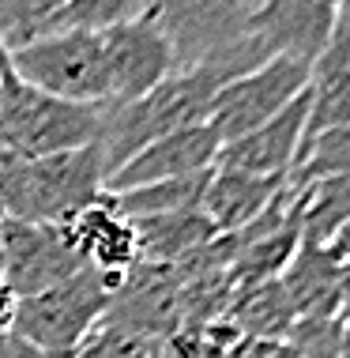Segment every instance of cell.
I'll use <instances>...</instances> for the list:
<instances>
[{
    "instance_id": "32",
    "label": "cell",
    "mask_w": 350,
    "mask_h": 358,
    "mask_svg": "<svg viewBox=\"0 0 350 358\" xmlns=\"http://www.w3.org/2000/svg\"><path fill=\"white\" fill-rule=\"evenodd\" d=\"M0 275H4V249H0Z\"/></svg>"
},
{
    "instance_id": "20",
    "label": "cell",
    "mask_w": 350,
    "mask_h": 358,
    "mask_svg": "<svg viewBox=\"0 0 350 358\" xmlns=\"http://www.w3.org/2000/svg\"><path fill=\"white\" fill-rule=\"evenodd\" d=\"M350 222V178L309 181L301 200V241L328 245L339 227Z\"/></svg>"
},
{
    "instance_id": "18",
    "label": "cell",
    "mask_w": 350,
    "mask_h": 358,
    "mask_svg": "<svg viewBox=\"0 0 350 358\" xmlns=\"http://www.w3.org/2000/svg\"><path fill=\"white\" fill-rule=\"evenodd\" d=\"M222 321H230L241 332V340H275L283 343V336L294 328V309H290L279 279L249 290H233L226 309H222Z\"/></svg>"
},
{
    "instance_id": "31",
    "label": "cell",
    "mask_w": 350,
    "mask_h": 358,
    "mask_svg": "<svg viewBox=\"0 0 350 358\" xmlns=\"http://www.w3.org/2000/svg\"><path fill=\"white\" fill-rule=\"evenodd\" d=\"M8 162H12V155H8V148H4V140H0V170H4Z\"/></svg>"
},
{
    "instance_id": "6",
    "label": "cell",
    "mask_w": 350,
    "mask_h": 358,
    "mask_svg": "<svg viewBox=\"0 0 350 358\" xmlns=\"http://www.w3.org/2000/svg\"><path fill=\"white\" fill-rule=\"evenodd\" d=\"M105 57V110L140 102L154 87L173 76L170 38L159 23V4H147L143 15L102 31Z\"/></svg>"
},
{
    "instance_id": "24",
    "label": "cell",
    "mask_w": 350,
    "mask_h": 358,
    "mask_svg": "<svg viewBox=\"0 0 350 358\" xmlns=\"http://www.w3.org/2000/svg\"><path fill=\"white\" fill-rule=\"evenodd\" d=\"M226 358H286V351L275 340H238Z\"/></svg>"
},
{
    "instance_id": "9",
    "label": "cell",
    "mask_w": 350,
    "mask_h": 358,
    "mask_svg": "<svg viewBox=\"0 0 350 358\" xmlns=\"http://www.w3.org/2000/svg\"><path fill=\"white\" fill-rule=\"evenodd\" d=\"M0 249H4V275L0 287L15 298H38L45 290L68 283L83 272L80 257L68 249L64 234L57 227H34V222L0 219Z\"/></svg>"
},
{
    "instance_id": "12",
    "label": "cell",
    "mask_w": 350,
    "mask_h": 358,
    "mask_svg": "<svg viewBox=\"0 0 350 358\" xmlns=\"http://www.w3.org/2000/svg\"><path fill=\"white\" fill-rule=\"evenodd\" d=\"M61 234L68 241L83 268H91L94 275L105 279V287L121 290L136 268H140V245H136V230L129 219L117 215L110 196H102L99 204L83 208L72 222H64Z\"/></svg>"
},
{
    "instance_id": "7",
    "label": "cell",
    "mask_w": 350,
    "mask_h": 358,
    "mask_svg": "<svg viewBox=\"0 0 350 358\" xmlns=\"http://www.w3.org/2000/svg\"><path fill=\"white\" fill-rule=\"evenodd\" d=\"M309 87V64L298 61H268L256 72L241 76V80L226 83L207 106V121L219 132L222 143H233L249 136L252 129L268 124L271 117L294 106Z\"/></svg>"
},
{
    "instance_id": "4",
    "label": "cell",
    "mask_w": 350,
    "mask_h": 358,
    "mask_svg": "<svg viewBox=\"0 0 350 358\" xmlns=\"http://www.w3.org/2000/svg\"><path fill=\"white\" fill-rule=\"evenodd\" d=\"M113 306V290L102 275L83 268L68 283L45 290L38 298L15 302V324L27 343H34L45 358H72L83 347V340L94 332Z\"/></svg>"
},
{
    "instance_id": "3",
    "label": "cell",
    "mask_w": 350,
    "mask_h": 358,
    "mask_svg": "<svg viewBox=\"0 0 350 358\" xmlns=\"http://www.w3.org/2000/svg\"><path fill=\"white\" fill-rule=\"evenodd\" d=\"M102 106H75L61 102L34 87L19 83L15 72L4 76V94H0V140H4L12 162L50 159L94 148L102 136Z\"/></svg>"
},
{
    "instance_id": "16",
    "label": "cell",
    "mask_w": 350,
    "mask_h": 358,
    "mask_svg": "<svg viewBox=\"0 0 350 358\" xmlns=\"http://www.w3.org/2000/svg\"><path fill=\"white\" fill-rule=\"evenodd\" d=\"M350 121V50L347 38L335 27L328 50L309 64V121H305V143L328 129Z\"/></svg>"
},
{
    "instance_id": "22",
    "label": "cell",
    "mask_w": 350,
    "mask_h": 358,
    "mask_svg": "<svg viewBox=\"0 0 350 358\" xmlns=\"http://www.w3.org/2000/svg\"><path fill=\"white\" fill-rule=\"evenodd\" d=\"M72 358H162V340L143 336L136 328L102 321Z\"/></svg>"
},
{
    "instance_id": "5",
    "label": "cell",
    "mask_w": 350,
    "mask_h": 358,
    "mask_svg": "<svg viewBox=\"0 0 350 358\" xmlns=\"http://www.w3.org/2000/svg\"><path fill=\"white\" fill-rule=\"evenodd\" d=\"M15 80L61 102L102 106L105 110V57L102 34L68 31L8 53Z\"/></svg>"
},
{
    "instance_id": "14",
    "label": "cell",
    "mask_w": 350,
    "mask_h": 358,
    "mask_svg": "<svg viewBox=\"0 0 350 358\" xmlns=\"http://www.w3.org/2000/svg\"><path fill=\"white\" fill-rule=\"evenodd\" d=\"M286 181L290 178H252L241 170L215 166L207 178V189H203L200 215L215 227L219 238L241 234L271 208V200L286 189Z\"/></svg>"
},
{
    "instance_id": "26",
    "label": "cell",
    "mask_w": 350,
    "mask_h": 358,
    "mask_svg": "<svg viewBox=\"0 0 350 358\" xmlns=\"http://www.w3.org/2000/svg\"><path fill=\"white\" fill-rule=\"evenodd\" d=\"M328 249H332V257L339 260V264H347V260H350V222L335 230L332 241H328Z\"/></svg>"
},
{
    "instance_id": "30",
    "label": "cell",
    "mask_w": 350,
    "mask_h": 358,
    "mask_svg": "<svg viewBox=\"0 0 350 358\" xmlns=\"http://www.w3.org/2000/svg\"><path fill=\"white\" fill-rule=\"evenodd\" d=\"M339 328H343V343L350 347V309H343V313H339Z\"/></svg>"
},
{
    "instance_id": "13",
    "label": "cell",
    "mask_w": 350,
    "mask_h": 358,
    "mask_svg": "<svg viewBox=\"0 0 350 358\" xmlns=\"http://www.w3.org/2000/svg\"><path fill=\"white\" fill-rule=\"evenodd\" d=\"M305 121H309V87L279 117L252 129L249 136L222 143L215 166L241 170V173H252V178H290L298 170L301 148H305Z\"/></svg>"
},
{
    "instance_id": "27",
    "label": "cell",
    "mask_w": 350,
    "mask_h": 358,
    "mask_svg": "<svg viewBox=\"0 0 350 358\" xmlns=\"http://www.w3.org/2000/svg\"><path fill=\"white\" fill-rule=\"evenodd\" d=\"M12 324H15V298L0 287V336L12 332Z\"/></svg>"
},
{
    "instance_id": "21",
    "label": "cell",
    "mask_w": 350,
    "mask_h": 358,
    "mask_svg": "<svg viewBox=\"0 0 350 358\" xmlns=\"http://www.w3.org/2000/svg\"><path fill=\"white\" fill-rule=\"evenodd\" d=\"M324 178H350V121L309 140L301 148L298 170L290 173V181H298V185L324 181Z\"/></svg>"
},
{
    "instance_id": "8",
    "label": "cell",
    "mask_w": 350,
    "mask_h": 358,
    "mask_svg": "<svg viewBox=\"0 0 350 358\" xmlns=\"http://www.w3.org/2000/svg\"><path fill=\"white\" fill-rule=\"evenodd\" d=\"M252 4L249 0H181L159 4V23L170 38L173 76L215 64L245 34Z\"/></svg>"
},
{
    "instance_id": "15",
    "label": "cell",
    "mask_w": 350,
    "mask_h": 358,
    "mask_svg": "<svg viewBox=\"0 0 350 358\" xmlns=\"http://www.w3.org/2000/svg\"><path fill=\"white\" fill-rule=\"evenodd\" d=\"M339 268L343 264L332 257L328 245H313V241H301L298 245L294 260L279 275V287H283L298 321H332V317L343 313Z\"/></svg>"
},
{
    "instance_id": "11",
    "label": "cell",
    "mask_w": 350,
    "mask_h": 358,
    "mask_svg": "<svg viewBox=\"0 0 350 358\" xmlns=\"http://www.w3.org/2000/svg\"><path fill=\"white\" fill-rule=\"evenodd\" d=\"M222 151L219 132L207 121L177 129L170 136L147 143L143 151H136L124 166H117L105 178V192H129V189H143V185H159V181H177V178H192L215 166Z\"/></svg>"
},
{
    "instance_id": "29",
    "label": "cell",
    "mask_w": 350,
    "mask_h": 358,
    "mask_svg": "<svg viewBox=\"0 0 350 358\" xmlns=\"http://www.w3.org/2000/svg\"><path fill=\"white\" fill-rule=\"evenodd\" d=\"M335 27L343 31V38H347V50H350V0H347V4H339V19H335Z\"/></svg>"
},
{
    "instance_id": "2",
    "label": "cell",
    "mask_w": 350,
    "mask_h": 358,
    "mask_svg": "<svg viewBox=\"0 0 350 358\" xmlns=\"http://www.w3.org/2000/svg\"><path fill=\"white\" fill-rule=\"evenodd\" d=\"M219 91H222L219 80H211L207 72H181V76H170L162 87H154L151 94H143L140 102L105 110L102 136H99L105 178L147 143L170 136L177 129H189V124H200Z\"/></svg>"
},
{
    "instance_id": "28",
    "label": "cell",
    "mask_w": 350,
    "mask_h": 358,
    "mask_svg": "<svg viewBox=\"0 0 350 358\" xmlns=\"http://www.w3.org/2000/svg\"><path fill=\"white\" fill-rule=\"evenodd\" d=\"M339 294H343V309H350V260L339 268Z\"/></svg>"
},
{
    "instance_id": "23",
    "label": "cell",
    "mask_w": 350,
    "mask_h": 358,
    "mask_svg": "<svg viewBox=\"0 0 350 358\" xmlns=\"http://www.w3.org/2000/svg\"><path fill=\"white\" fill-rule=\"evenodd\" d=\"M286 358H339L343 355V328L339 317L332 321H294L283 336Z\"/></svg>"
},
{
    "instance_id": "17",
    "label": "cell",
    "mask_w": 350,
    "mask_h": 358,
    "mask_svg": "<svg viewBox=\"0 0 350 358\" xmlns=\"http://www.w3.org/2000/svg\"><path fill=\"white\" fill-rule=\"evenodd\" d=\"M136 245H140V264L151 268H173L189 264L192 257H200L219 234L200 211H181V215H159L132 222Z\"/></svg>"
},
{
    "instance_id": "1",
    "label": "cell",
    "mask_w": 350,
    "mask_h": 358,
    "mask_svg": "<svg viewBox=\"0 0 350 358\" xmlns=\"http://www.w3.org/2000/svg\"><path fill=\"white\" fill-rule=\"evenodd\" d=\"M105 196V166L99 143L83 151L8 162L0 170V219L57 227L72 222L83 208Z\"/></svg>"
},
{
    "instance_id": "25",
    "label": "cell",
    "mask_w": 350,
    "mask_h": 358,
    "mask_svg": "<svg viewBox=\"0 0 350 358\" xmlns=\"http://www.w3.org/2000/svg\"><path fill=\"white\" fill-rule=\"evenodd\" d=\"M0 358H45V355L34 343H27L19 332H8L0 336Z\"/></svg>"
},
{
    "instance_id": "10",
    "label": "cell",
    "mask_w": 350,
    "mask_h": 358,
    "mask_svg": "<svg viewBox=\"0 0 350 358\" xmlns=\"http://www.w3.org/2000/svg\"><path fill=\"white\" fill-rule=\"evenodd\" d=\"M339 4L332 0H260L252 4L245 31L264 61L313 64L335 34Z\"/></svg>"
},
{
    "instance_id": "19",
    "label": "cell",
    "mask_w": 350,
    "mask_h": 358,
    "mask_svg": "<svg viewBox=\"0 0 350 358\" xmlns=\"http://www.w3.org/2000/svg\"><path fill=\"white\" fill-rule=\"evenodd\" d=\"M211 170L192 173V178H177V181H159V185L129 189V192H113V196L105 192V196H110V204L117 208V215L129 219V222L159 219V215H181V211H200V200H203V189H207Z\"/></svg>"
}]
</instances>
